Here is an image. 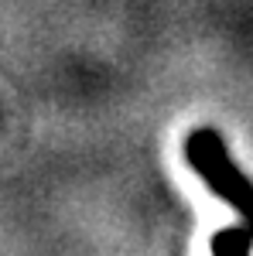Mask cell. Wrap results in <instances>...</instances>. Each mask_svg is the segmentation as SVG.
Wrapping results in <instances>:
<instances>
[{
  "label": "cell",
  "mask_w": 253,
  "mask_h": 256,
  "mask_svg": "<svg viewBox=\"0 0 253 256\" xmlns=\"http://www.w3.org/2000/svg\"><path fill=\"white\" fill-rule=\"evenodd\" d=\"M181 154H185V164L202 178V184L219 202H226L233 208L239 216V222L246 226V232L253 236V181L233 160L222 134L212 130V126H198L185 137Z\"/></svg>",
  "instance_id": "1"
},
{
  "label": "cell",
  "mask_w": 253,
  "mask_h": 256,
  "mask_svg": "<svg viewBox=\"0 0 253 256\" xmlns=\"http://www.w3.org/2000/svg\"><path fill=\"white\" fill-rule=\"evenodd\" d=\"M209 253L212 256H250L253 253V236L246 232V226H226L219 229L209 242Z\"/></svg>",
  "instance_id": "2"
}]
</instances>
